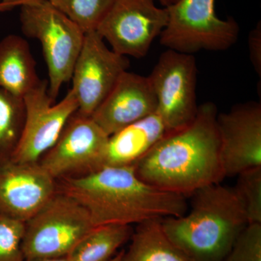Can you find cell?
<instances>
[{"mask_svg": "<svg viewBox=\"0 0 261 261\" xmlns=\"http://www.w3.org/2000/svg\"><path fill=\"white\" fill-rule=\"evenodd\" d=\"M214 102L198 106L188 126L168 132L136 163L139 178L159 190L183 196L225 178Z\"/></svg>", "mask_w": 261, "mask_h": 261, "instance_id": "obj_1", "label": "cell"}, {"mask_svg": "<svg viewBox=\"0 0 261 261\" xmlns=\"http://www.w3.org/2000/svg\"><path fill=\"white\" fill-rule=\"evenodd\" d=\"M89 213L94 226L139 224L186 213L185 196L159 190L142 181L130 166H102L92 172L57 181Z\"/></svg>", "mask_w": 261, "mask_h": 261, "instance_id": "obj_2", "label": "cell"}, {"mask_svg": "<svg viewBox=\"0 0 261 261\" xmlns=\"http://www.w3.org/2000/svg\"><path fill=\"white\" fill-rule=\"evenodd\" d=\"M191 210L161 219L168 238L190 261H223L248 222L233 188L214 184L192 194Z\"/></svg>", "mask_w": 261, "mask_h": 261, "instance_id": "obj_3", "label": "cell"}, {"mask_svg": "<svg viewBox=\"0 0 261 261\" xmlns=\"http://www.w3.org/2000/svg\"><path fill=\"white\" fill-rule=\"evenodd\" d=\"M20 8L23 34L38 39L42 45L48 91L56 101L63 84L71 80L85 33L49 0H30Z\"/></svg>", "mask_w": 261, "mask_h": 261, "instance_id": "obj_4", "label": "cell"}, {"mask_svg": "<svg viewBox=\"0 0 261 261\" xmlns=\"http://www.w3.org/2000/svg\"><path fill=\"white\" fill-rule=\"evenodd\" d=\"M94 227L83 206L57 190L50 200L25 222L21 244L25 261L68 257Z\"/></svg>", "mask_w": 261, "mask_h": 261, "instance_id": "obj_5", "label": "cell"}, {"mask_svg": "<svg viewBox=\"0 0 261 261\" xmlns=\"http://www.w3.org/2000/svg\"><path fill=\"white\" fill-rule=\"evenodd\" d=\"M166 8L168 23L159 37L163 47L193 55L226 50L238 41V23L232 17L220 19L215 0H177Z\"/></svg>", "mask_w": 261, "mask_h": 261, "instance_id": "obj_6", "label": "cell"}, {"mask_svg": "<svg viewBox=\"0 0 261 261\" xmlns=\"http://www.w3.org/2000/svg\"><path fill=\"white\" fill-rule=\"evenodd\" d=\"M197 71L193 55L168 49L148 75L157 100L156 112L168 132L185 128L197 116Z\"/></svg>", "mask_w": 261, "mask_h": 261, "instance_id": "obj_7", "label": "cell"}, {"mask_svg": "<svg viewBox=\"0 0 261 261\" xmlns=\"http://www.w3.org/2000/svg\"><path fill=\"white\" fill-rule=\"evenodd\" d=\"M25 116L23 130L12 161L39 163L56 144L79 106L71 89L58 103L50 97L48 81L41 80L23 97Z\"/></svg>", "mask_w": 261, "mask_h": 261, "instance_id": "obj_8", "label": "cell"}, {"mask_svg": "<svg viewBox=\"0 0 261 261\" xmlns=\"http://www.w3.org/2000/svg\"><path fill=\"white\" fill-rule=\"evenodd\" d=\"M167 8L154 0H115L97 32L121 56L142 58L167 25Z\"/></svg>", "mask_w": 261, "mask_h": 261, "instance_id": "obj_9", "label": "cell"}, {"mask_svg": "<svg viewBox=\"0 0 261 261\" xmlns=\"http://www.w3.org/2000/svg\"><path fill=\"white\" fill-rule=\"evenodd\" d=\"M108 137L91 117L76 111L39 163L56 181L92 172L103 166Z\"/></svg>", "mask_w": 261, "mask_h": 261, "instance_id": "obj_10", "label": "cell"}, {"mask_svg": "<svg viewBox=\"0 0 261 261\" xmlns=\"http://www.w3.org/2000/svg\"><path fill=\"white\" fill-rule=\"evenodd\" d=\"M128 67V58L109 49L97 31L86 33L71 78L77 111L92 116Z\"/></svg>", "mask_w": 261, "mask_h": 261, "instance_id": "obj_11", "label": "cell"}, {"mask_svg": "<svg viewBox=\"0 0 261 261\" xmlns=\"http://www.w3.org/2000/svg\"><path fill=\"white\" fill-rule=\"evenodd\" d=\"M216 121L225 177L261 167L260 103L236 105Z\"/></svg>", "mask_w": 261, "mask_h": 261, "instance_id": "obj_12", "label": "cell"}, {"mask_svg": "<svg viewBox=\"0 0 261 261\" xmlns=\"http://www.w3.org/2000/svg\"><path fill=\"white\" fill-rule=\"evenodd\" d=\"M57 192V181L39 163L0 161V215L27 222Z\"/></svg>", "mask_w": 261, "mask_h": 261, "instance_id": "obj_13", "label": "cell"}, {"mask_svg": "<svg viewBox=\"0 0 261 261\" xmlns=\"http://www.w3.org/2000/svg\"><path fill=\"white\" fill-rule=\"evenodd\" d=\"M157 111L148 76L125 71L91 118L110 137Z\"/></svg>", "mask_w": 261, "mask_h": 261, "instance_id": "obj_14", "label": "cell"}, {"mask_svg": "<svg viewBox=\"0 0 261 261\" xmlns=\"http://www.w3.org/2000/svg\"><path fill=\"white\" fill-rule=\"evenodd\" d=\"M168 133L157 112L108 137L103 166H135Z\"/></svg>", "mask_w": 261, "mask_h": 261, "instance_id": "obj_15", "label": "cell"}, {"mask_svg": "<svg viewBox=\"0 0 261 261\" xmlns=\"http://www.w3.org/2000/svg\"><path fill=\"white\" fill-rule=\"evenodd\" d=\"M40 81L29 43L23 38L15 34H10L2 39L0 88L23 99Z\"/></svg>", "mask_w": 261, "mask_h": 261, "instance_id": "obj_16", "label": "cell"}, {"mask_svg": "<svg viewBox=\"0 0 261 261\" xmlns=\"http://www.w3.org/2000/svg\"><path fill=\"white\" fill-rule=\"evenodd\" d=\"M130 243L123 250L121 261H190L168 238L161 219H152L137 224Z\"/></svg>", "mask_w": 261, "mask_h": 261, "instance_id": "obj_17", "label": "cell"}, {"mask_svg": "<svg viewBox=\"0 0 261 261\" xmlns=\"http://www.w3.org/2000/svg\"><path fill=\"white\" fill-rule=\"evenodd\" d=\"M132 228L128 225L94 226L74 247L70 261H110L117 250L130 240Z\"/></svg>", "mask_w": 261, "mask_h": 261, "instance_id": "obj_18", "label": "cell"}, {"mask_svg": "<svg viewBox=\"0 0 261 261\" xmlns=\"http://www.w3.org/2000/svg\"><path fill=\"white\" fill-rule=\"evenodd\" d=\"M23 99L0 88V161L11 159L25 123Z\"/></svg>", "mask_w": 261, "mask_h": 261, "instance_id": "obj_19", "label": "cell"}, {"mask_svg": "<svg viewBox=\"0 0 261 261\" xmlns=\"http://www.w3.org/2000/svg\"><path fill=\"white\" fill-rule=\"evenodd\" d=\"M84 33L97 31L115 0H49Z\"/></svg>", "mask_w": 261, "mask_h": 261, "instance_id": "obj_20", "label": "cell"}, {"mask_svg": "<svg viewBox=\"0 0 261 261\" xmlns=\"http://www.w3.org/2000/svg\"><path fill=\"white\" fill-rule=\"evenodd\" d=\"M238 177L233 189L248 224H261V167L244 171Z\"/></svg>", "mask_w": 261, "mask_h": 261, "instance_id": "obj_21", "label": "cell"}, {"mask_svg": "<svg viewBox=\"0 0 261 261\" xmlns=\"http://www.w3.org/2000/svg\"><path fill=\"white\" fill-rule=\"evenodd\" d=\"M25 223L0 215V261H25L22 250Z\"/></svg>", "mask_w": 261, "mask_h": 261, "instance_id": "obj_22", "label": "cell"}, {"mask_svg": "<svg viewBox=\"0 0 261 261\" xmlns=\"http://www.w3.org/2000/svg\"><path fill=\"white\" fill-rule=\"evenodd\" d=\"M223 261H261V224H247Z\"/></svg>", "mask_w": 261, "mask_h": 261, "instance_id": "obj_23", "label": "cell"}, {"mask_svg": "<svg viewBox=\"0 0 261 261\" xmlns=\"http://www.w3.org/2000/svg\"><path fill=\"white\" fill-rule=\"evenodd\" d=\"M249 50L252 64L257 74H261V27L260 23L249 34Z\"/></svg>", "mask_w": 261, "mask_h": 261, "instance_id": "obj_24", "label": "cell"}, {"mask_svg": "<svg viewBox=\"0 0 261 261\" xmlns=\"http://www.w3.org/2000/svg\"><path fill=\"white\" fill-rule=\"evenodd\" d=\"M24 3H0V13L3 12L9 11V10H13L15 8L21 6Z\"/></svg>", "mask_w": 261, "mask_h": 261, "instance_id": "obj_25", "label": "cell"}, {"mask_svg": "<svg viewBox=\"0 0 261 261\" xmlns=\"http://www.w3.org/2000/svg\"><path fill=\"white\" fill-rule=\"evenodd\" d=\"M159 3H161V4L163 5V6L166 7V8H168V7L171 6L173 4H174L177 0H157Z\"/></svg>", "mask_w": 261, "mask_h": 261, "instance_id": "obj_26", "label": "cell"}, {"mask_svg": "<svg viewBox=\"0 0 261 261\" xmlns=\"http://www.w3.org/2000/svg\"><path fill=\"white\" fill-rule=\"evenodd\" d=\"M30 1V0H3V3H27V2Z\"/></svg>", "mask_w": 261, "mask_h": 261, "instance_id": "obj_27", "label": "cell"}, {"mask_svg": "<svg viewBox=\"0 0 261 261\" xmlns=\"http://www.w3.org/2000/svg\"><path fill=\"white\" fill-rule=\"evenodd\" d=\"M123 250H122V251L118 252L117 255H115L114 257H113L112 259H111L110 261H121V257H122V254H123Z\"/></svg>", "mask_w": 261, "mask_h": 261, "instance_id": "obj_28", "label": "cell"}, {"mask_svg": "<svg viewBox=\"0 0 261 261\" xmlns=\"http://www.w3.org/2000/svg\"><path fill=\"white\" fill-rule=\"evenodd\" d=\"M41 261H70L69 259L67 257H60V258H53V259H47V260H44Z\"/></svg>", "mask_w": 261, "mask_h": 261, "instance_id": "obj_29", "label": "cell"}, {"mask_svg": "<svg viewBox=\"0 0 261 261\" xmlns=\"http://www.w3.org/2000/svg\"><path fill=\"white\" fill-rule=\"evenodd\" d=\"M3 3V0H0V3Z\"/></svg>", "mask_w": 261, "mask_h": 261, "instance_id": "obj_30", "label": "cell"}]
</instances>
